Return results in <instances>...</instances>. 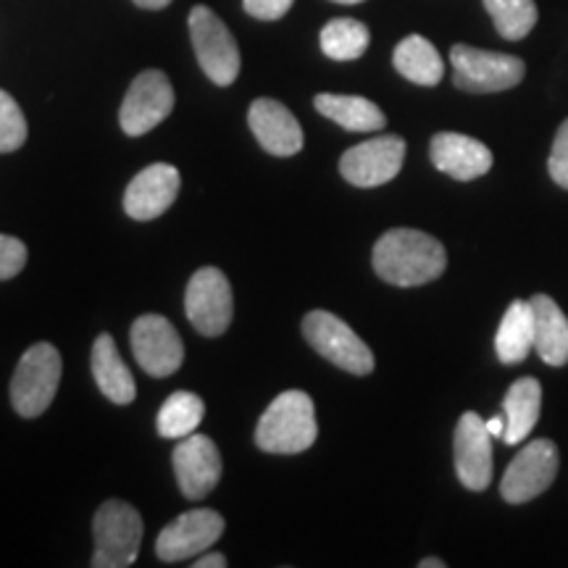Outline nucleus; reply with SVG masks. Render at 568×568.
I'll return each instance as SVG.
<instances>
[{
	"instance_id": "473e14b6",
	"label": "nucleus",
	"mask_w": 568,
	"mask_h": 568,
	"mask_svg": "<svg viewBox=\"0 0 568 568\" xmlns=\"http://www.w3.org/2000/svg\"><path fill=\"white\" fill-rule=\"evenodd\" d=\"M485 424H487V432L493 437L506 435V416H495V418H489V422H485Z\"/></svg>"
},
{
	"instance_id": "6ab92c4d",
	"label": "nucleus",
	"mask_w": 568,
	"mask_h": 568,
	"mask_svg": "<svg viewBox=\"0 0 568 568\" xmlns=\"http://www.w3.org/2000/svg\"><path fill=\"white\" fill-rule=\"evenodd\" d=\"M92 379L116 406H130L138 395L134 376L119 355V347L111 335H98L95 345H92Z\"/></svg>"
},
{
	"instance_id": "bb28decb",
	"label": "nucleus",
	"mask_w": 568,
	"mask_h": 568,
	"mask_svg": "<svg viewBox=\"0 0 568 568\" xmlns=\"http://www.w3.org/2000/svg\"><path fill=\"white\" fill-rule=\"evenodd\" d=\"M489 17L495 21V30L506 40H524L537 24L535 0H481Z\"/></svg>"
},
{
	"instance_id": "cd10ccee",
	"label": "nucleus",
	"mask_w": 568,
	"mask_h": 568,
	"mask_svg": "<svg viewBox=\"0 0 568 568\" xmlns=\"http://www.w3.org/2000/svg\"><path fill=\"white\" fill-rule=\"evenodd\" d=\"M27 142V119L19 103L6 90H0V153L19 151Z\"/></svg>"
},
{
	"instance_id": "5701e85b",
	"label": "nucleus",
	"mask_w": 568,
	"mask_h": 568,
	"mask_svg": "<svg viewBox=\"0 0 568 568\" xmlns=\"http://www.w3.org/2000/svg\"><path fill=\"white\" fill-rule=\"evenodd\" d=\"M495 351L497 358L508 366L521 364L535 351V311H531L529 301L510 303L500 322V329H497Z\"/></svg>"
},
{
	"instance_id": "72a5a7b5",
	"label": "nucleus",
	"mask_w": 568,
	"mask_h": 568,
	"mask_svg": "<svg viewBox=\"0 0 568 568\" xmlns=\"http://www.w3.org/2000/svg\"><path fill=\"white\" fill-rule=\"evenodd\" d=\"M132 3L140 6V9H148V11H161V9H166L172 0H132Z\"/></svg>"
},
{
	"instance_id": "0eeeda50",
	"label": "nucleus",
	"mask_w": 568,
	"mask_h": 568,
	"mask_svg": "<svg viewBox=\"0 0 568 568\" xmlns=\"http://www.w3.org/2000/svg\"><path fill=\"white\" fill-rule=\"evenodd\" d=\"M450 63L453 82L464 92H503L516 88L527 74V67L516 55L471 45H453Z\"/></svg>"
},
{
	"instance_id": "39448f33",
	"label": "nucleus",
	"mask_w": 568,
	"mask_h": 568,
	"mask_svg": "<svg viewBox=\"0 0 568 568\" xmlns=\"http://www.w3.org/2000/svg\"><path fill=\"white\" fill-rule=\"evenodd\" d=\"M303 337L322 358L343 372L366 376L374 372V353L364 339L329 311H311L303 318Z\"/></svg>"
},
{
	"instance_id": "412c9836",
	"label": "nucleus",
	"mask_w": 568,
	"mask_h": 568,
	"mask_svg": "<svg viewBox=\"0 0 568 568\" xmlns=\"http://www.w3.org/2000/svg\"><path fill=\"white\" fill-rule=\"evenodd\" d=\"M314 105L322 116L332 119V122L347 132H379L387 124V116L382 113L379 105L361 95H332V92H322V95H316Z\"/></svg>"
},
{
	"instance_id": "dca6fc26",
	"label": "nucleus",
	"mask_w": 568,
	"mask_h": 568,
	"mask_svg": "<svg viewBox=\"0 0 568 568\" xmlns=\"http://www.w3.org/2000/svg\"><path fill=\"white\" fill-rule=\"evenodd\" d=\"M456 474L471 493H485L493 481V435L471 410L456 426Z\"/></svg>"
},
{
	"instance_id": "1a4fd4ad",
	"label": "nucleus",
	"mask_w": 568,
	"mask_h": 568,
	"mask_svg": "<svg viewBox=\"0 0 568 568\" xmlns=\"http://www.w3.org/2000/svg\"><path fill=\"white\" fill-rule=\"evenodd\" d=\"M560 456L558 447L550 439H531L524 453L510 460L500 481V495L506 503L521 506L542 495L558 477Z\"/></svg>"
},
{
	"instance_id": "4468645a",
	"label": "nucleus",
	"mask_w": 568,
	"mask_h": 568,
	"mask_svg": "<svg viewBox=\"0 0 568 568\" xmlns=\"http://www.w3.org/2000/svg\"><path fill=\"white\" fill-rule=\"evenodd\" d=\"M182 187V176L172 163H151L134 176L124 193V211L134 222H153L172 209Z\"/></svg>"
},
{
	"instance_id": "f3484780",
	"label": "nucleus",
	"mask_w": 568,
	"mask_h": 568,
	"mask_svg": "<svg viewBox=\"0 0 568 568\" xmlns=\"http://www.w3.org/2000/svg\"><path fill=\"white\" fill-rule=\"evenodd\" d=\"M432 163L458 182H471L493 169V151L485 142L458 132H439L429 145Z\"/></svg>"
},
{
	"instance_id": "7c9ffc66",
	"label": "nucleus",
	"mask_w": 568,
	"mask_h": 568,
	"mask_svg": "<svg viewBox=\"0 0 568 568\" xmlns=\"http://www.w3.org/2000/svg\"><path fill=\"white\" fill-rule=\"evenodd\" d=\"M295 0H243L245 13L261 21H276L293 9Z\"/></svg>"
},
{
	"instance_id": "20e7f679",
	"label": "nucleus",
	"mask_w": 568,
	"mask_h": 568,
	"mask_svg": "<svg viewBox=\"0 0 568 568\" xmlns=\"http://www.w3.org/2000/svg\"><path fill=\"white\" fill-rule=\"evenodd\" d=\"M92 537H95L92 566L126 568L140 556L142 518L130 503L105 500L92 516Z\"/></svg>"
},
{
	"instance_id": "7ed1b4c3",
	"label": "nucleus",
	"mask_w": 568,
	"mask_h": 568,
	"mask_svg": "<svg viewBox=\"0 0 568 568\" xmlns=\"http://www.w3.org/2000/svg\"><path fill=\"white\" fill-rule=\"evenodd\" d=\"M61 353L51 343L27 347L11 376V406L19 416L38 418L51 408L61 385Z\"/></svg>"
},
{
	"instance_id": "c9c22d12",
	"label": "nucleus",
	"mask_w": 568,
	"mask_h": 568,
	"mask_svg": "<svg viewBox=\"0 0 568 568\" xmlns=\"http://www.w3.org/2000/svg\"><path fill=\"white\" fill-rule=\"evenodd\" d=\"M335 3H343V6H353V3H364V0H335Z\"/></svg>"
},
{
	"instance_id": "f03ea898",
	"label": "nucleus",
	"mask_w": 568,
	"mask_h": 568,
	"mask_svg": "<svg viewBox=\"0 0 568 568\" xmlns=\"http://www.w3.org/2000/svg\"><path fill=\"white\" fill-rule=\"evenodd\" d=\"M314 400L301 389H287L264 410L255 426V445L274 456H297L316 443Z\"/></svg>"
},
{
	"instance_id": "f704fd0d",
	"label": "nucleus",
	"mask_w": 568,
	"mask_h": 568,
	"mask_svg": "<svg viewBox=\"0 0 568 568\" xmlns=\"http://www.w3.org/2000/svg\"><path fill=\"white\" fill-rule=\"evenodd\" d=\"M418 568H445V560L424 558V560H418Z\"/></svg>"
},
{
	"instance_id": "2f4dec72",
	"label": "nucleus",
	"mask_w": 568,
	"mask_h": 568,
	"mask_svg": "<svg viewBox=\"0 0 568 568\" xmlns=\"http://www.w3.org/2000/svg\"><path fill=\"white\" fill-rule=\"evenodd\" d=\"M195 568H226V558L222 552H203V558H197Z\"/></svg>"
},
{
	"instance_id": "4be33fe9",
	"label": "nucleus",
	"mask_w": 568,
	"mask_h": 568,
	"mask_svg": "<svg viewBox=\"0 0 568 568\" xmlns=\"http://www.w3.org/2000/svg\"><path fill=\"white\" fill-rule=\"evenodd\" d=\"M539 408H542V387L535 376H524L510 385L503 410H506V439L508 445L524 443L539 422Z\"/></svg>"
},
{
	"instance_id": "c756f323",
	"label": "nucleus",
	"mask_w": 568,
	"mask_h": 568,
	"mask_svg": "<svg viewBox=\"0 0 568 568\" xmlns=\"http://www.w3.org/2000/svg\"><path fill=\"white\" fill-rule=\"evenodd\" d=\"M550 176L556 180V184L568 190V119L558 126L556 132V142H552L550 151V161H548Z\"/></svg>"
},
{
	"instance_id": "ddd939ff",
	"label": "nucleus",
	"mask_w": 568,
	"mask_h": 568,
	"mask_svg": "<svg viewBox=\"0 0 568 568\" xmlns=\"http://www.w3.org/2000/svg\"><path fill=\"white\" fill-rule=\"evenodd\" d=\"M132 353L142 372L151 376H172L184 364V345L180 332L169 318L145 314L132 324Z\"/></svg>"
},
{
	"instance_id": "2eb2a0df",
	"label": "nucleus",
	"mask_w": 568,
	"mask_h": 568,
	"mask_svg": "<svg viewBox=\"0 0 568 568\" xmlns=\"http://www.w3.org/2000/svg\"><path fill=\"white\" fill-rule=\"evenodd\" d=\"M174 474L182 495L201 500L222 479V456L211 437L190 435L182 437L174 450Z\"/></svg>"
},
{
	"instance_id": "f257e3e1",
	"label": "nucleus",
	"mask_w": 568,
	"mask_h": 568,
	"mask_svg": "<svg viewBox=\"0 0 568 568\" xmlns=\"http://www.w3.org/2000/svg\"><path fill=\"white\" fill-rule=\"evenodd\" d=\"M445 247L418 230H389L374 245V272L395 287H422L443 276Z\"/></svg>"
},
{
	"instance_id": "393cba45",
	"label": "nucleus",
	"mask_w": 568,
	"mask_h": 568,
	"mask_svg": "<svg viewBox=\"0 0 568 568\" xmlns=\"http://www.w3.org/2000/svg\"><path fill=\"white\" fill-rule=\"evenodd\" d=\"M205 416V403L195 393L180 389V393L169 395L155 418L159 426V435L163 439H182L195 435L197 426L203 424Z\"/></svg>"
},
{
	"instance_id": "a878e982",
	"label": "nucleus",
	"mask_w": 568,
	"mask_h": 568,
	"mask_svg": "<svg viewBox=\"0 0 568 568\" xmlns=\"http://www.w3.org/2000/svg\"><path fill=\"white\" fill-rule=\"evenodd\" d=\"M372 32L358 19H332L322 30V51L332 61H355L366 53Z\"/></svg>"
},
{
	"instance_id": "c85d7f7f",
	"label": "nucleus",
	"mask_w": 568,
	"mask_h": 568,
	"mask_svg": "<svg viewBox=\"0 0 568 568\" xmlns=\"http://www.w3.org/2000/svg\"><path fill=\"white\" fill-rule=\"evenodd\" d=\"M27 266V245L11 234H0V282L13 280Z\"/></svg>"
},
{
	"instance_id": "b1692460",
	"label": "nucleus",
	"mask_w": 568,
	"mask_h": 568,
	"mask_svg": "<svg viewBox=\"0 0 568 568\" xmlns=\"http://www.w3.org/2000/svg\"><path fill=\"white\" fill-rule=\"evenodd\" d=\"M393 63L408 82L422 84V88H435L445 77L443 55L422 34H408L406 40L397 42Z\"/></svg>"
},
{
	"instance_id": "f8f14e48",
	"label": "nucleus",
	"mask_w": 568,
	"mask_h": 568,
	"mask_svg": "<svg viewBox=\"0 0 568 568\" xmlns=\"http://www.w3.org/2000/svg\"><path fill=\"white\" fill-rule=\"evenodd\" d=\"M224 535V516L213 508H195L176 516L169 527L161 529L155 539V556L163 564H180V560L203 556L205 550Z\"/></svg>"
},
{
	"instance_id": "423d86ee",
	"label": "nucleus",
	"mask_w": 568,
	"mask_h": 568,
	"mask_svg": "<svg viewBox=\"0 0 568 568\" xmlns=\"http://www.w3.org/2000/svg\"><path fill=\"white\" fill-rule=\"evenodd\" d=\"M190 38L203 74L219 88H230L240 74V48L230 27L213 13L209 6H195L190 11Z\"/></svg>"
},
{
	"instance_id": "a211bd4d",
	"label": "nucleus",
	"mask_w": 568,
	"mask_h": 568,
	"mask_svg": "<svg viewBox=\"0 0 568 568\" xmlns=\"http://www.w3.org/2000/svg\"><path fill=\"white\" fill-rule=\"evenodd\" d=\"M247 124H251L255 140L261 142V148H264L266 153L280 155V159L301 153V124H297L293 111L280 101H272V98H258V101H253L251 111H247Z\"/></svg>"
},
{
	"instance_id": "6e6552de",
	"label": "nucleus",
	"mask_w": 568,
	"mask_h": 568,
	"mask_svg": "<svg viewBox=\"0 0 568 568\" xmlns=\"http://www.w3.org/2000/svg\"><path fill=\"white\" fill-rule=\"evenodd\" d=\"M190 324L205 337H219L230 329L234 316L232 284L216 266H203L193 274L184 293Z\"/></svg>"
},
{
	"instance_id": "9b49d317",
	"label": "nucleus",
	"mask_w": 568,
	"mask_h": 568,
	"mask_svg": "<svg viewBox=\"0 0 568 568\" xmlns=\"http://www.w3.org/2000/svg\"><path fill=\"white\" fill-rule=\"evenodd\" d=\"M403 161H406V140L385 134L345 151L339 159V174L355 187H379L400 174Z\"/></svg>"
},
{
	"instance_id": "aec40b11",
	"label": "nucleus",
	"mask_w": 568,
	"mask_h": 568,
	"mask_svg": "<svg viewBox=\"0 0 568 568\" xmlns=\"http://www.w3.org/2000/svg\"><path fill=\"white\" fill-rule=\"evenodd\" d=\"M535 311V351L548 366L568 364V318L550 295L531 297Z\"/></svg>"
},
{
	"instance_id": "9d476101",
	"label": "nucleus",
	"mask_w": 568,
	"mask_h": 568,
	"mask_svg": "<svg viewBox=\"0 0 568 568\" xmlns=\"http://www.w3.org/2000/svg\"><path fill=\"white\" fill-rule=\"evenodd\" d=\"M174 109V88L169 77L159 69H148L134 77L126 90L119 124L130 138H142L155 130Z\"/></svg>"
}]
</instances>
